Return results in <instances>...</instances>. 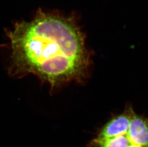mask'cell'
Returning <instances> with one entry per match:
<instances>
[{
  "label": "cell",
  "instance_id": "obj_2",
  "mask_svg": "<svg viewBox=\"0 0 148 147\" xmlns=\"http://www.w3.org/2000/svg\"><path fill=\"white\" fill-rule=\"evenodd\" d=\"M128 147H143V146H138V145H132L130 146H129Z\"/></svg>",
  "mask_w": 148,
  "mask_h": 147
},
{
  "label": "cell",
  "instance_id": "obj_1",
  "mask_svg": "<svg viewBox=\"0 0 148 147\" xmlns=\"http://www.w3.org/2000/svg\"><path fill=\"white\" fill-rule=\"evenodd\" d=\"M12 61L19 74H32L57 86L80 79L89 65L84 35L75 21L39 13L9 33Z\"/></svg>",
  "mask_w": 148,
  "mask_h": 147
}]
</instances>
